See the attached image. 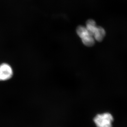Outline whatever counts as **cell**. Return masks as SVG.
<instances>
[{"label":"cell","instance_id":"1","mask_svg":"<svg viewBox=\"0 0 127 127\" xmlns=\"http://www.w3.org/2000/svg\"><path fill=\"white\" fill-rule=\"evenodd\" d=\"M113 121V116L109 113L98 114L94 119L97 127H112Z\"/></svg>","mask_w":127,"mask_h":127},{"label":"cell","instance_id":"2","mask_svg":"<svg viewBox=\"0 0 127 127\" xmlns=\"http://www.w3.org/2000/svg\"><path fill=\"white\" fill-rule=\"evenodd\" d=\"M13 74L12 67L8 64L3 63L0 65V81L10 79Z\"/></svg>","mask_w":127,"mask_h":127},{"label":"cell","instance_id":"3","mask_svg":"<svg viewBox=\"0 0 127 127\" xmlns=\"http://www.w3.org/2000/svg\"><path fill=\"white\" fill-rule=\"evenodd\" d=\"M106 35L105 30L100 26H97L94 33V38L96 41L102 42Z\"/></svg>","mask_w":127,"mask_h":127},{"label":"cell","instance_id":"4","mask_svg":"<svg viewBox=\"0 0 127 127\" xmlns=\"http://www.w3.org/2000/svg\"><path fill=\"white\" fill-rule=\"evenodd\" d=\"M76 32L79 37L81 39L89 35H91L89 32L86 27L83 26H79L77 27Z\"/></svg>","mask_w":127,"mask_h":127},{"label":"cell","instance_id":"5","mask_svg":"<svg viewBox=\"0 0 127 127\" xmlns=\"http://www.w3.org/2000/svg\"><path fill=\"white\" fill-rule=\"evenodd\" d=\"M82 42L84 45L87 47H92L95 44V40L94 38V36L92 35H89L86 37L81 39Z\"/></svg>","mask_w":127,"mask_h":127}]
</instances>
